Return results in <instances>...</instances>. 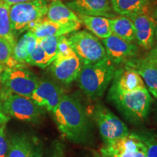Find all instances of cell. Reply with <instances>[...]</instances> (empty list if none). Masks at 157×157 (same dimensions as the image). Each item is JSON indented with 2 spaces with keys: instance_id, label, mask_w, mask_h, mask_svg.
<instances>
[{
  "instance_id": "obj_8",
  "label": "cell",
  "mask_w": 157,
  "mask_h": 157,
  "mask_svg": "<svg viewBox=\"0 0 157 157\" xmlns=\"http://www.w3.org/2000/svg\"><path fill=\"white\" fill-rule=\"evenodd\" d=\"M93 118L104 144L129 133L127 125L102 103H97L93 106Z\"/></svg>"
},
{
  "instance_id": "obj_23",
  "label": "cell",
  "mask_w": 157,
  "mask_h": 157,
  "mask_svg": "<svg viewBox=\"0 0 157 157\" xmlns=\"http://www.w3.org/2000/svg\"><path fill=\"white\" fill-rule=\"evenodd\" d=\"M110 21L112 34L128 42H134L136 41L135 26L129 17L121 15L119 17L110 18Z\"/></svg>"
},
{
  "instance_id": "obj_28",
  "label": "cell",
  "mask_w": 157,
  "mask_h": 157,
  "mask_svg": "<svg viewBox=\"0 0 157 157\" xmlns=\"http://www.w3.org/2000/svg\"><path fill=\"white\" fill-rule=\"evenodd\" d=\"M31 66H36L40 68H46L47 66H50V63L49 62L48 57L45 54L44 50L40 46L38 42L36 48L31 52L29 56V63Z\"/></svg>"
},
{
  "instance_id": "obj_1",
  "label": "cell",
  "mask_w": 157,
  "mask_h": 157,
  "mask_svg": "<svg viewBox=\"0 0 157 157\" xmlns=\"http://www.w3.org/2000/svg\"><path fill=\"white\" fill-rule=\"evenodd\" d=\"M58 128L68 140L87 144L93 139V125L78 98L64 94L52 111Z\"/></svg>"
},
{
  "instance_id": "obj_18",
  "label": "cell",
  "mask_w": 157,
  "mask_h": 157,
  "mask_svg": "<svg viewBox=\"0 0 157 157\" xmlns=\"http://www.w3.org/2000/svg\"><path fill=\"white\" fill-rule=\"evenodd\" d=\"M127 66L133 68L144 82L147 90L157 98V66L143 58H135L127 63Z\"/></svg>"
},
{
  "instance_id": "obj_4",
  "label": "cell",
  "mask_w": 157,
  "mask_h": 157,
  "mask_svg": "<svg viewBox=\"0 0 157 157\" xmlns=\"http://www.w3.org/2000/svg\"><path fill=\"white\" fill-rule=\"evenodd\" d=\"M48 1L35 0L15 4L10 8V19L15 36L25 31L31 30L47 15Z\"/></svg>"
},
{
  "instance_id": "obj_2",
  "label": "cell",
  "mask_w": 157,
  "mask_h": 157,
  "mask_svg": "<svg viewBox=\"0 0 157 157\" xmlns=\"http://www.w3.org/2000/svg\"><path fill=\"white\" fill-rule=\"evenodd\" d=\"M116 70L117 66L106 57L96 63L82 66L76 81L84 95L95 100L106 91Z\"/></svg>"
},
{
  "instance_id": "obj_10",
  "label": "cell",
  "mask_w": 157,
  "mask_h": 157,
  "mask_svg": "<svg viewBox=\"0 0 157 157\" xmlns=\"http://www.w3.org/2000/svg\"><path fill=\"white\" fill-rule=\"evenodd\" d=\"M150 7L138 14L128 17L132 21L135 29L137 44L144 50H150L155 45V31L156 21L154 9L150 12Z\"/></svg>"
},
{
  "instance_id": "obj_15",
  "label": "cell",
  "mask_w": 157,
  "mask_h": 157,
  "mask_svg": "<svg viewBox=\"0 0 157 157\" xmlns=\"http://www.w3.org/2000/svg\"><path fill=\"white\" fill-rule=\"evenodd\" d=\"M78 15L102 16L108 18L117 17L111 6V0H71L66 4Z\"/></svg>"
},
{
  "instance_id": "obj_22",
  "label": "cell",
  "mask_w": 157,
  "mask_h": 157,
  "mask_svg": "<svg viewBox=\"0 0 157 157\" xmlns=\"http://www.w3.org/2000/svg\"><path fill=\"white\" fill-rule=\"evenodd\" d=\"M151 2V0H111V6L116 14L129 17L146 10Z\"/></svg>"
},
{
  "instance_id": "obj_20",
  "label": "cell",
  "mask_w": 157,
  "mask_h": 157,
  "mask_svg": "<svg viewBox=\"0 0 157 157\" xmlns=\"http://www.w3.org/2000/svg\"><path fill=\"white\" fill-rule=\"evenodd\" d=\"M39 40L31 31H27L15 42L13 57L20 63L28 64L29 56L38 44Z\"/></svg>"
},
{
  "instance_id": "obj_19",
  "label": "cell",
  "mask_w": 157,
  "mask_h": 157,
  "mask_svg": "<svg viewBox=\"0 0 157 157\" xmlns=\"http://www.w3.org/2000/svg\"><path fill=\"white\" fill-rule=\"evenodd\" d=\"M46 17L50 21L63 23H82L78 15L63 3L61 0H53L48 4Z\"/></svg>"
},
{
  "instance_id": "obj_13",
  "label": "cell",
  "mask_w": 157,
  "mask_h": 157,
  "mask_svg": "<svg viewBox=\"0 0 157 157\" xmlns=\"http://www.w3.org/2000/svg\"><path fill=\"white\" fill-rule=\"evenodd\" d=\"M111 84L108 94L131 93L146 88L140 76L127 65L121 68H117Z\"/></svg>"
},
{
  "instance_id": "obj_35",
  "label": "cell",
  "mask_w": 157,
  "mask_h": 157,
  "mask_svg": "<svg viewBox=\"0 0 157 157\" xmlns=\"http://www.w3.org/2000/svg\"><path fill=\"white\" fill-rule=\"evenodd\" d=\"M93 157H104V156H102V155L100 154L99 152H95L94 153Z\"/></svg>"
},
{
  "instance_id": "obj_27",
  "label": "cell",
  "mask_w": 157,
  "mask_h": 157,
  "mask_svg": "<svg viewBox=\"0 0 157 157\" xmlns=\"http://www.w3.org/2000/svg\"><path fill=\"white\" fill-rule=\"evenodd\" d=\"M61 36H50L39 39V43L44 50L48 59L51 64L56 58L58 50V44Z\"/></svg>"
},
{
  "instance_id": "obj_36",
  "label": "cell",
  "mask_w": 157,
  "mask_h": 157,
  "mask_svg": "<svg viewBox=\"0 0 157 157\" xmlns=\"http://www.w3.org/2000/svg\"><path fill=\"white\" fill-rule=\"evenodd\" d=\"M5 68V66H3V65L0 64V76H1V74H2V72L3 71L4 68Z\"/></svg>"
},
{
  "instance_id": "obj_29",
  "label": "cell",
  "mask_w": 157,
  "mask_h": 157,
  "mask_svg": "<svg viewBox=\"0 0 157 157\" xmlns=\"http://www.w3.org/2000/svg\"><path fill=\"white\" fill-rule=\"evenodd\" d=\"M73 49L71 48V45L70 44L68 36L66 35H62L60 36L58 44V50H57V57H64L68 56L73 52Z\"/></svg>"
},
{
  "instance_id": "obj_37",
  "label": "cell",
  "mask_w": 157,
  "mask_h": 157,
  "mask_svg": "<svg viewBox=\"0 0 157 157\" xmlns=\"http://www.w3.org/2000/svg\"><path fill=\"white\" fill-rule=\"evenodd\" d=\"M151 2H156L157 3V0H151Z\"/></svg>"
},
{
  "instance_id": "obj_17",
  "label": "cell",
  "mask_w": 157,
  "mask_h": 157,
  "mask_svg": "<svg viewBox=\"0 0 157 157\" xmlns=\"http://www.w3.org/2000/svg\"><path fill=\"white\" fill-rule=\"evenodd\" d=\"M7 157H43L40 148L26 135H14L8 142Z\"/></svg>"
},
{
  "instance_id": "obj_7",
  "label": "cell",
  "mask_w": 157,
  "mask_h": 157,
  "mask_svg": "<svg viewBox=\"0 0 157 157\" xmlns=\"http://www.w3.org/2000/svg\"><path fill=\"white\" fill-rule=\"evenodd\" d=\"M2 88L17 95L31 98L40 79L25 65L6 67L0 76Z\"/></svg>"
},
{
  "instance_id": "obj_3",
  "label": "cell",
  "mask_w": 157,
  "mask_h": 157,
  "mask_svg": "<svg viewBox=\"0 0 157 157\" xmlns=\"http://www.w3.org/2000/svg\"><path fill=\"white\" fill-rule=\"evenodd\" d=\"M108 99L126 120L135 125H140L147 120L152 104L147 88L131 93L108 94Z\"/></svg>"
},
{
  "instance_id": "obj_24",
  "label": "cell",
  "mask_w": 157,
  "mask_h": 157,
  "mask_svg": "<svg viewBox=\"0 0 157 157\" xmlns=\"http://www.w3.org/2000/svg\"><path fill=\"white\" fill-rule=\"evenodd\" d=\"M10 8L8 4L3 1L0 2V38L7 39L15 45L16 39L10 19Z\"/></svg>"
},
{
  "instance_id": "obj_32",
  "label": "cell",
  "mask_w": 157,
  "mask_h": 157,
  "mask_svg": "<svg viewBox=\"0 0 157 157\" xmlns=\"http://www.w3.org/2000/svg\"><path fill=\"white\" fill-rule=\"evenodd\" d=\"M3 2H5L7 4H8L10 5H15V4H19V3H23V2H31V1H35V0H2ZM45 1L51 2L53 1V0H45Z\"/></svg>"
},
{
  "instance_id": "obj_9",
  "label": "cell",
  "mask_w": 157,
  "mask_h": 157,
  "mask_svg": "<svg viewBox=\"0 0 157 157\" xmlns=\"http://www.w3.org/2000/svg\"><path fill=\"white\" fill-rule=\"evenodd\" d=\"M99 153L104 157H146V146L135 132L104 144Z\"/></svg>"
},
{
  "instance_id": "obj_16",
  "label": "cell",
  "mask_w": 157,
  "mask_h": 157,
  "mask_svg": "<svg viewBox=\"0 0 157 157\" xmlns=\"http://www.w3.org/2000/svg\"><path fill=\"white\" fill-rule=\"evenodd\" d=\"M82 27L80 23H63L50 21L47 17L41 19L31 31L39 40L50 36H62L78 31Z\"/></svg>"
},
{
  "instance_id": "obj_38",
  "label": "cell",
  "mask_w": 157,
  "mask_h": 157,
  "mask_svg": "<svg viewBox=\"0 0 157 157\" xmlns=\"http://www.w3.org/2000/svg\"><path fill=\"white\" fill-rule=\"evenodd\" d=\"M2 0H0V2H2Z\"/></svg>"
},
{
  "instance_id": "obj_31",
  "label": "cell",
  "mask_w": 157,
  "mask_h": 157,
  "mask_svg": "<svg viewBox=\"0 0 157 157\" xmlns=\"http://www.w3.org/2000/svg\"><path fill=\"white\" fill-rule=\"evenodd\" d=\"M143 58L157 66V43L155 44L152 49L146 52Z\"/></svg>"
},
{
  "instance_id": "obj_34",
  "label": "cell",
  "mask_w": 157,
  "mask_h": 157,
  "mask_svg": "<svg viewBox=\"0 0 157 157\" xmlns=\"http://www.w3.org/2000/svg\"><path fill=\"white\" fill-rule=\"evenodd\" d=\"M154 14L155 17H156V31H155V41H156L157 43V7L155 9H154Z\"/></svg>"
},
{
  "instance_id": "obj_14",
  "label": "cell",
  "mask_w": 157,
  "mask_h": 157,
  "mask_svg": "<svg viewBox=\"0 0 157 157\" xmlns=\"http://www.w3.org/2000/svg\"><path fill=\"white\" fill-rule=\"evenodd\" d=\"M63 95V90L56 83L50 80H40L31 99L39 107L52 112Z\"/></svg>"
},
{
  "instance_id": "obj_11",
  "label": "cell",
  "mask_w": 157,
  "mask_h": 157,
  "mask_svg": "<svg viewBox=\"0 0 157 157\" xmlns=\"http://www.w3.org/2000/svg\"><path fill=\"white\" fill-rule=\"evenodd\" d=\"M106 56L116 66L126 64L138 56V46L135 42H128L120 37L111 34L107 38L102 39Z\"/></svg>"
},
{
  "instance_id": "obj_6",
  "label": "cell",
  "mask_w": 157,
  "mask_h": 157,
  "mask_svg": "<svg viewBox=\"0 0 157 157\" xmlns=\"http://www.w3.org/2000/svg\"><path fill=\"white\" fill-rule=\"evenodd\" d=\"M68 39L82 66L96 63L107 57L103 43L87 31L71 33Z\"/></svg>"
},
{
  "instance_id": "obj_30",
  "label": "cell",
  "mask_w": 157,
  "mask_h": 157,
  "mask_svg": "<svg viewBox=\"0 0 157 157\" xmlns=\"http://www.w3.org/2000/svg\"><path fill=\"white\" fill-rule=\"evenodd\" d=\"M6 124L0 126V157H7L8 150V142L6 139Z\"/></svg>"
},
{
  "instance_id": "obj_21",
  "label": "cell",
  "mask_w": 157,
  "mask_h": 157,
  "mask_svg": "<svg viewBox=\"0 0 157 157\" xmlns=\"http://www.w3.org/2000/svg\"><path fill=\"white\" fill-rule=\"evenodd\" d=\"M82 23L88 30L100 39H105L112 34L110 18L102 16L78 15Z\"/></svg>"
},
{
  "instance_id": "obj_33",
  "label": "cell",
  "mask_w": 157,
  "mask_h": 157,
  "mask_svg": "<svg viewBox=\"0 0 157 157\" xmlns=\"http://www.w3.org/2000/svg\"><path fill=\"white\" fill-rule=\"evenodd\" d=\"M9 117L6 116L5 113L0 111V126H1L2 124H7V121H9Z\"/></svg>"
},
{
  "instance_id": "obj_25",
  "label": "cell",
  "mask_w": 157,
  "mask_h": 157,
  "mask_svg": "<svg viewBox=\"0 0 157 157\" xmlns=\"http://www.w3.org/2000/svg\"><path fill=\"white\" fill-rule=\"evenodd\" d=\"M15 45L7 39L0 38V64L6 67H15V66L25 65L20 63L15 60L13 57V48Z\"/></svg>"
},
{
  "instance_id": "obj_5",
  "label": "cell",
  "mask_w": 157,
  "mask_h": 157,
  "mask_svg": "<svg viewBox=\"0 0 157 157\" xmlns=\"http://www.w3.org/2000/svg\"><path fill=\"white\" fill-rule=\"evenodd\" d=\"M0 111L7 117L21 121H37L43 110L31 98L15 94L2 88L0 91Z\"/></svg>"
},
{
  "instance_id": "obj_26",
  "label": "cell",
  "mask_w": 157,
  "mask_h": 157,
  "mask_svg": "<svg viewBox=\"0 0 157 157\" xmlns=\"http://www.w3.org/2000/svg\"><path fill=\"white\" fill-rule=\"evenodd\" d=\"M135 132L146 146V157H157V132L152 130H140Z\"/></svg>"
},
{
  "instance_id": "obj_12",
  "label": "cell",
  "mask_w": 157,
  "mask_h": 157,
  "mask_svg": "<svg viewBox=\"0 0 157 157\" xmlns=\"http://www.w3.org/2000/svg\"><path fill=\"white\" fill-rule=\"evenodd\" d=\"M50 65L52 76L64 84H69L76 80L82 66L74 51L66 56L57 57Z\"/></svg>"
}]
</instances>
